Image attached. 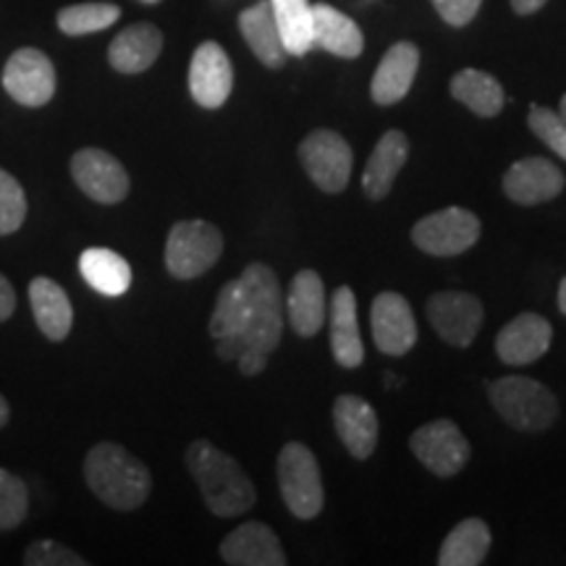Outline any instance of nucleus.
I'll return each mask as SVG.
<instances>
[{
  "label": "nucleus",
  "instance_id": "f257e3e1",
  "mask_svg": "<svg viewBox=\"0 0 566 566\" xmlns=\"http://www.w3.org/2000/svg\"><path fill=\"white\" fill-rule=\"evenodd\" d=\"M187 467L200 485L205 506L221 520L247 514L258 501V491L244 467L205 438L189 443Z\"/></svg>",
  "mask_w": 566,
  "mask_h": 566
},
{
  "label": "nucleus",
  "instance_id": "f03ea898",
  "mask_svg": "<svg viewBox=\"0 0 566 566\" xmlns=\"http://www.w3.org/2000/svg\"><path fill=\"white\" fill-rule=\"evenodd\" d=\"M84 480L90 491L116 512H134L153 491V475L145 462L118 443H97L84 457Z\"/></svg>",
  "mask_w": 566,
  "mask_h": 566
},
{
  "label": "nucleus",
  "instance_id": "7ed1b4c3",
  "mask_svg": "<svg viewBox=\"0 0 566 566\" xmlns=\"http://www.w3.org/2000/svg\"><path fill=\"white\" fill-rule=\"evenodd\" d=\"M239 281H242L247 304H250V321H247L242 336L233 338H237L242 352L254 349L271 357V354L279 349L283 325H286V310H283L279 275H275L271 265L252 263L244 268Z\"/></svg>",
  "mask_w": 566,
  "mask_h": 566
},
{
  "label": "nucleus",
  "instance_id": "20e7f679",
  "mask_svg": "<svg viewBox=\"0 0 566 566\" xmlns=\"http://www.w3.org/2000/svg\"><path fill=\"white\" fill-rule=\"evenodd\" d=\"M501 420L522 433H543L558 420V399L541 380L525 375H506L488 386Z\"/></svg>",
  "mask_w": 566,
  "mask_h": 566
},
{
  "label": "nucleus",
  "instance_id": "39448f33",
  "mask_svg": "<svg viewBox=\"0 0 566 566\" xmlns=\"http://www.w3.org/2000/svg\"><path fill=\"white\" fill-rule=\"evenodd\" d=\"M281 499L296 520H315L325 506L321 464L304 443H286L275 462Z\"/></svg>",
  "mask_w": 566,
  "mask_h": 566
},
{
  "label": "nucleus",
  "instance_id": "423d86ee",
  "mask_svg": "<svg viewBox=\"0 0 566 566\" xmlns=\"http://www.w3.org/2000/svg\"><path fill=\"white\" fill-rule=\"evenodd\" d=\"M223 254V233L210 221H179L166 239V268L176 281H195Z\"/></svg>",
  "mask_w": 566,
  "mask_h": 566
},
{
  "label": "nucleus",
  "instance_id": "0eeeda50",
  "mask_svg": "<svg viewBox=\"0 0 566 566\" xmlns=\"http://www.w3.org/2000/svg\"><path fill=\"white\" fill-rule=\"evenodd\" d=\"M480 218L467 208H443L420 218L412 226V242L420 252L433 258H457L472 250L480 239Z\"/></svg>",
  "mask_w": 566,
  "mask_h": 566
},
{
  "label": "nucleus",
  "instance_id": "6e6552de",
  "mask_svg": "<svg viewBox=\"0 0 566 566\" xmlns=\"http://www.w3.org/2000/svg\"><path fill=\"white\" fill-rule=\"evenodd\" d=\"M300 163L321 192L338 195L352 179L354 155L349 142L338 132L315 129L302 139Z\"/></svg>",
  "mask_w": 566,
  "mask_h": 566
},
{
  "label": "nucleus",
  "instance_id": "1a4fd4ad",
  "mask_svg": "<svg viewBox=\"0 0 566 566\" xmlns=\"http://www.w3.org/2000/svg\"><path fill=\"white\" fill-rule=\"evenodd\" d=\"M409 449L417 462L438 478H454L470 462V443L451 420H433L417 428Z\"/></svg>",
  "mask_w": 566,
  "mask_h": 566
},
{
  "label": "nucleus",
  "instance_id": "9d476101",
  "mask_svg": "<svg viewBox=\"0 0 566 566\" xmlns=\"http://www.w3.org/2000/svg\"><path fill=\"white\" fill-rule=\"evenodd\" d=\"M55 66L38 48H19L3 69V90L24 108H42L55 95Z\"/></svg>",
  "mask_w": 566,
  "mask_h": 566
},
{
  "label": "nucleus",
  "instance_id": "9b49d317",
  "mask_svg": "<svg viewBox=\"0 0 566 566\" xmlns=\"http://www.w3.org/2000/svg\"><path fill=\"white\" fill-rule=\"evenodd\" d=\"M71 176L90 200L101 205H118L129 195L132 181L122 160L101 147H82L71 158Z\"/></svg>",
  "mask_w": 566,
  "mask_h": 566
},
{
  "label": "nucleus",
  "instance_id": "f8f14e48",
  "mask_svg": "<svg viewBox=\"0 0 566 566\" xmlns=\"http://www.w3.org/2000/svg\"><path fill=\"white\" fill-rule=\"evenodd\" d=\"M428 321L446 344L467 349L485 321V307L470 292H436L428 300Z\"/></svg>",
  "mask_w": 566,
  "mask_h": 566
},
{
  "label": "nucleus",
  "instance_id": "ddd939ff",
  "mask_svg": "<svg viewBox=\"0 0 566 566\" xmlns=\"http://www.w3.org/2000/svg\"><path fill=\"white\" fill-rule=\"evenodd\" d=\"M233 66L218 42H202L189 63V95L205 111H218L231 97Z\"/></svg>",
  "mask_w": 566,
  "mask_h": 566
},
{
  "label": "nucleus",
  "instance_id": "4468645a",
  "mask_svg": "<svg viewBox=\"0 0 566 566\" xmlns=\"http://www.w3.org/2000/svg\"><path fill=\"white\" fill-rule=\"evenodd\" d=\"M373 342L388 357H405L417 344V321L412 307L401 294L384 292L370 307Z\"/></svg>",
  "mask_w": 566,
  "mask_h": 566
},
{
  "label": "nucleus",
  "instance_id": "2eb2a0df",
  "mask_svg": "<svg viewBox=\"0 0 566 566\" xmlns=\"http://www.w3.org/2000/svg\"><path fill=\"white\" fill-rule=\"evenodd\" d=\"M566 176L556 163L548 158H522L504 174V195L514 205H543L556 200L564 192Z\"/></svg>",
  "mask_w": 566,
  "mask_h": 566
},
{
  "label": "nucleus",
  "instance_id": "dca6fc26",
  "mask_svg": "<svg viewBox=\"0 0 566 566\" xmlns=\"http://www.w3.org/2000/svg\"><path fill=\"white\" fill-rule=\"evenodd\" d=\"M551 338H554V328L546 317L537 313H522L499 331L495 354L504 365H530L537 363L551 349Z\"/></svg>",
  "mask_w": 566,
  "mask_h": 566
},
{
  "label": "nucleus",
  "instance_id": "f3484780",
  "mask_svg": "<svg viewBox=\"0 0 566 566\" xmlns=\"http://www.w3.org/2000/svg\"><path fill=\"white\" fill-rule=\"evenodd\" d=\"M417 71H420V48L415 42H396L380 59L370 82L375 105L401 103L412 90Z\"/></svg>",
  "mask_w": 566,
  "mask_h": 566
},
{
  "label": "nucleus",
  "instance_id": "a211bd4d",
  "mask_svg": "<svg viewBox=\"0 0 566 566\" xmlns=\"http://www.w3.org/2000/svg\"><path fill=\"white\" fill-rule=\"evenodd\" d=\"M334 424L338 438L354 459L365 462L373 457L375 446H378L380 424L370 401H365L363 396L342 394L334 401Z\"/></svg>",
  "mask_w": 566,
  "mask_h": 566
},
{
  "label": "nucleus",
  "instance_id": "6ab92c4d",
  "mask_svg": "<svg viewBox=\"0 0 566 566\" xmlns=\"http://www.w3.org/2000/svg\"><path fill=\"white\" fill-rule=\"evenodd\" d=\"M221 558L231 566H286L279 535L263 522H244L221 543Z\"/></svg>",
  "mask_w": 566,
  "mask_h": 566
},
{
  "label": "nucleus",
  "instance_id": "aec40b11",
  "mask_svg": "<svg viewBox=\"0 0 566 566\" xmlns=\"http://www.w3.org/2000/svg\"><path fill=\"white\" fill-rule=\"evenodd\" d=\"M283 310H286V321L296 336L313 338L315 334H321V328L325 325V313H328L321 275L310 271V268L296 273L292 283H289Z\"/></svg>",
  "mask_w": 566,
  "mask_h": 566
},
{
  "label": "nucleus",
  "instance_id": "412c9836",
  "mask_svg": "<svg viewBox=\"0 0 566 566\" xmlns=\"http://www.w3.org/2000/svg\"><path fill=\"white\" fill-rule=\"evenodd\" d=\"M331 331V352L334 359L346 370H354L365 363V346L357 325V296L349 286H338L331 296L328 313Z\"/></svg>",
  "mask_w": 566,
  "mask_h": 566
},
{
  "label": "nucleus",
  "instance_id": "4be33fe9",
  "mask_svg": "<svg viewBox=\"0 0 566 566\" xmlns=\"http://www.w3.org/2000/svg\"><path fill=\"white\" fill-rule=\"evenodd\" d=\"M163 32L150 21L126 27L108 45V63L118 74H142L160 59Z\"/></svg>",
  "mask_w": 566,
  "mask_h": 566
},
{
  "label": "nucleus",
  "instance_id": "5701e85b",
  "mask_svg": "<svg viewBox=\"0 0 566 566\" xmlns=\"http://www.w3.org/2000/svg\"><path fill=\"white\" fill-rule=\"evenodd\" d=\"M409 158V139L405 132L391 129L378 139L373 147L370 158H367L363 174V192L367 200H386L388 192L394 189L396 176Z\"/></svg>",
  "mask_w": 566,
  "mask_h": 566
},
{
  "label": "nucleus",
  "instance_id": "b1692460",
  "mask_svg": "<svg viewBox=\"0 0 566 566\" xmlns=\"http://www.w3.org/2000/svg\"><path fill=\"white\" fill-rule=\"evenodd\" d=\"M313 45L338 59H357L365 51V34L344 11L328 3L313 6Z\"/></svg>",
  "mask_w": 566,
  "mask_h": 566
},
{
  "label": "nucleus",
  "instance_id": "393cba45",
  "mask_svg": "<svg viewBox=\"0 0 566 566\" xmlns=\"http://www.w3.org/2000/svg\"><path fill=\"white\" fill-rule=\"evenodd\" d=\"M239 32L250 51L254 53V59L263 63L265 69L279 71L286 63L289 53L283 48L279 24L273 19V9H271V0H260V3L250 6L239 13Z\"/></svg>",
  "mask_w": 566,
  "mask_h": 566
},
{
  "label": "nucleus",
  "instance_id": "a878e982",
  "mask_svg": "<svg viewBox=\"0 0 566 566\" xmlns=\"http://www.w3.org/2000/svg\"><path fill=\"white\" fill-rule=\"evenodd\" d=\"M30 304L32 315L42 336L51 338V342H63L71 334V325H74V307H71L69 294L63 292L61 283L45 275H38L30 283Z\"/></svg>",
  "mask_w": 566,
  "mask_h": 566
},
{
  "label": "nucleus",
  "instance_id": "bb28decb",
  "mask_svg": "<svg viewBox=\"0 0 566 566\" xmlns=\"http://www.w3.org/2000/svg\"><path fill=\"white\" fill-rule=\"evenodd\" d=\"M451 97L480 118H495L506 105V92L488 71L462 69L451 80Z\"/></svg>",
  "mask_w": 566,
  "mask_h": 566
},
{
  "label": "nucleus",
  "instance_id": "cd10ccee",
  "mask_svg": "<svg viewBox=\"0 0 566 566\" xmlns=\"http://www.w3.org/2000/svg\"><path fill=\"white\" fill-rule=\"evenodd\" d=\"M82 279L103 296H124L132 286V265L108 247H90L80 258Z\"/></svg>",
  "mask_w": 566,
  "mask_h": 566
},
{
  "label": "nucleus",
  "instance_id": "c85d7f7f",
  "mask_svg": "<svg viewBox=\"0 0 566 566\" xmlns=\"http://www.w3.org/2000/svg\"><path fill=\"white\" fill-rule=\"evenodd\" d=\"M491 551V530L483 520L470 516L446 535L441 551H438V564L441 566H478L485 562Z\"/></svg>",
  "mask_w": 566,
  "mask_h": 566
},
{
  "label": "nucleus",
  "instance_id": "c756f323",
  "mask_svg": "<svg viewBox=\"0 0 566 566\" xmlns=\"http://www.w3.org/2000/svg\"><path fill=\"white\" fill-rule=\"evenodd\" d=\"M271 9L286 53L302 59L313 51V3L310 0H271Z\"/></svg>",
  "mask_w": 566,
  "mask_h": 566
},
{
  "label": "nucleus",
  "instance_id": "7c9ffc66",
  "mask_svg": "<svg viewBox=\"0 0 566 566\" xmlns=\"http://www.w3.org/2000/svg\"><path fill=\"white\" fill-rule=\"evenodd\" d=\"M250 321V304H247V294L242 289V281H229L218 294L216 310L210 317V336L216 338H229V336H242Z\"/></svg>",
  "mask_w": 566,
  "mask_h": 566
},
{
  "label": "nucleus",
  "instance_id": "2f4dec72",
  "mask_svg": "<svg viewBox=\"0 0 566 566\" xmlns=\"http://www.w3.org/2000/svg\"><path fill=\"white\" fill-rule=\"evenodd\" d=\"M122 19V9L116 3H74L59 11V30L69 38L95 34L108 30Z\"/></svg>",
  "mask_w": 566,
  "mask_h": 566
},
{
  "label": "nucleus",
  "instance_id": "473e14b6",
  "mask_svg": "<svg viewBox=\"0 0 566 566\" xmlns=\"http://www.w3.org/2000/svg\"><path fill=\"white\" fill-rule=\"evenodd\" d=\"M30 512L27 483L9 470H0V530H17Z\"/></svg>",
  "mask_w": 566,
  "mask_h": 566
},
{
  "label": "nucleus",
  "instance_id": "72a5a7b5",
  "mask_svg": "<svg viewBox=\"0 0 566 566\" xmlns=\"http://www.w3.org/2000/svg\"><path fill=\"white\" fill-rule=\"evenodd\" d=\"M27 218V195L19 179L0 168V237L19 231Z\"/></svg>",
  "mask_w": 566,
  "mask_h": 566
},
{
  "label": "nucleus",
  "instance_id": "f704fd0d",
  "mask_svg": "<svg viewBox=\"0 0 566 566\" xmlns=\"http://www.w3.org/2000/svg\"><path fill=\"white\" fill-rule=\"evenodd\" d=\"M527 126L551 153L566 160V122L562 113L546 108V105H530Z\"/></svg>",
  "mask_w": 566,
  "mask_h": 566
},
{
  "label": "nucleus",
  "instance_id": "c9c22d12",
  "mask_svg": "<svg viewBox=\"0 0 566 566\" xmlns=\"http://www.w3.org/2000/svg\"><path fill=\"white\" fill-rule=\"evenodd\" d=\"M27 566H87V558L63 546L59 541H34L24 551Z\"/></svg>",
  "mask_w": 566,
  "mask_h": 566
},
{
  "label": "nucleus",
  "instance_id": "e433bc0d",
  "mask_svg": "<svg viewBox=\"0 0 566 566\" xmlns=\"http://www.w3.org/2000/svg\"><path fill=\"white\" fill-rule=\"evenodd\" d=\"M430 3L449 27H467L478 17L483 0H430Z\"/></svg>",
  "mask_w": 566,
  "mask_h": 566
},
{
  "label": "nucleus",
  "instance_id": "4c0bfd02",
  "mask_svg": "<svg viewBox=\"0 0 566 566\" xmlns=\"http://www.w3.org/2000/svg\"><path fill=\"white\" fill-rule=\"evenodd\" d=\"M237 365H239V373L247 375V378H252V375H260L268 367V354L254 352V349H244L237 357Z\"/></svg>",
  "mask_w": 566,
  "mask_h": 566
},
{
  "label": "nucleus",
  "instance_id": "58836bf2",
  "mask_svg": "<svg viewBox=\"0 0 566 566\" xmlns=\"http://www.w3.org/2000/svg\"><path fill=\"white\" fill-rule=\"evenodd\" d=\"M13 310H17V292H13L11 281L0 273V323L9 321Z\"/></svg>",
  "mask_w": 566,
  "mask_h": 566
},
{
  "label": "nucleus",
  "instance_id": "ea45409f",
  "mask_svg": "<svg viewBox=\"0 0 566 566\" xmlns=\"http://www.w3.org/2000/svg\"><path fill=\"white\" fill-rule=\"evenodd\" d=\"M509 3H512V11L516 17H533V13L541 11L548 0H509Z\"/></svg>",
  "mask_w": 566,
  "mask_h": 566
},
{
  "label": "nucleus",
  "instance_id": "a19ab883",
  "mask_svg": "<svg viewBox=\"0 0 566 566\" xmlns=\"http://www.w3.org/2000/svg\"><path fill=\"white\" fill-rule=\"evenodd\" d=\"M9 417H11L9 401H6L3 396H0V428H6V424H9Z\"/></svg>",
  "mask_w": 566,
  "mask_h": 566
},
{
  "label": "nucleus",
  "instance_id": "79ce46f5",
  "mask_svg": "<svg viewBox=\"0 0 566 566\" xmlns=\"http://www.w3.org/2000/svg\"><path fill=\"white\" fill-rule=\"evenodd\" d=\"M558 310H562V315H566V279L558 283Z\"/></svg>",
  "mask_w": 566,
  "mask_h": 566
},
{
  "label": "nucleus",
  "instance_id": "37998d69",
  "mask_svg": "<svg viewBox=\"0 0 566 566\" xmlns=\"http://www.w3.org/2000/svg\"><path fill=\"white\" fill-rule=\"evenodd\" d=\"M558 113H562V118L566 122V95L562 97V105H558Z\"/></svg>",
  "mask_w": 566,
  "mask_h": 566
},
{
  "label": "nucleus",
  "instance_id": "c03bdc74",
  "mask_svg": "<svg viewBox=\"0 0 566 566\" xmlns=\"http://www.w3.org/2000/svg\"><path fill=\"white\" fill-rule=\"evenodd\" d=\"M139 3H145V6H155V3H160V0H139Z\"/></svg>",
  "mask_w": 566,
  "mask_h": 566
}]
</instances>
